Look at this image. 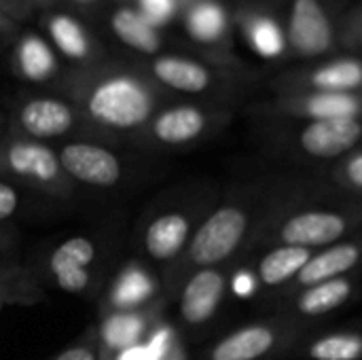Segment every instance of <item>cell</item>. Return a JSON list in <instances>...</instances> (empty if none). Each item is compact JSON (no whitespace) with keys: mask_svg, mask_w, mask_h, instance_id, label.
I'll list each match as a JSON object with an SVG mask.
<instances>
[{"mask_svg":"<svg viewBox=\"0 0 362 360\" xmlns=\"http://www.w3.org/2000/svg\"><path fill=\"white\" fill-rule=\"evenodd\" d=\"M240 30L248 47L265 57V59H278L288 49V38L284 28L263 11H246L240 15Z\"/></svg>","mask_w":362,"mask_h":360,"instance_id":"2e32d148","label":"cell"},{"mask_svg":"<svg viewBox=\"0 0 362 360\" xmlns=\"http://www.w3.org/2000/svg\"><path fill=\"white\" fill-rule=\"evenodd\" d=\"M288 47L303 57H316L333 47V25L318 0H295L288 19Z\"/></svg>","mask_w":362,"mask_h":360,"instance_id":"5b68a950","label":"cell"},{"mask_svg":"<svg viewBox=\"0 0 362 360\" xmlns=\"http://www.w3.org/2000/svg\"><path fill=\"white\" fill-rule=\"evenodd\" d=\"M182 23L187 34L208 47L225 42L229 34V13L221 0H185Z\"/></svg>","mask_w":362,"mask_h":360,"instance_id":"7c38bea8","label":"cell"},{"mask_svg":"<svg viewBox=\"0 0 362 360\" xmlns=\"http://www.w3.org/2000/svg\"><path fill=\"white\" fill-rule=\"evenodd\" d=\"M138 333V323L134 318H119L108 327V339L112 344H132Z\"/></svg>","mask_w":362,"mask_h":360,"instance_id":"83f0119b","label":"cell"},{"mask_svg":"<svg viewBox=\"0 0 362 360\" xmlns=\"http://www.w3.org/2000/svg\"><path fill=\"white\" fill-rule=\"evenodd\" d=\"M337 178L341 185L362 191V151L341 161V166L337 168Z\"/></svg>","mask_w":362,"mask_h":360,"instance_id":"4316f807","label":"cell"},{"mask_svg":"<svg viewBox=\"0 0 362 360\" xmlns=\"http://www.w3.org/2000/svg\"><path fill=\"white\" fill-rule=\"evenodd\" d=\"M85 108L100 125L134 129L151 119L155 98L151 87L138 76L129 72H108L89 87Z\"/></svg>","mask_w":362,"mask_h":360,"instance_id":"6da1fadb","label":"cell"},{"mask_svg":"<svg viewBox=\"0 0 362 360\" xmlns=\"http://www.w3.org/2000/svg\"><path fill=\"white\" fill-rule=\"evenodd\" d=\"M291 327L284 323H257L221 339L212 352L210 360H261L288 339Z\"/></svg>","mask_w":362,"mask_h":360,"instance_id":"277c9868","label":"cell"},{"mask_svg":"<svg viewBox=\"0 0 362 360\" xmlns=\"http://www.w3.org/2000/svg\"><path fill=\"white\" fill-rule=\"evenodd\" d=\"M15 70L28 81H47L57 70V57L53 47L34 32L21 34L13 51Z\"/></svg>","mask_w":362,"mask_h":360,"instance_id":"44dd1931","label":"cell"},{"mask_svg":"<svg viewBox=\"0 0 362 360\" xmlns=\"http://www.w3.org/2000/svg\"><path fill=\"white\" fill-rule=\"evenodd\" d=\"M312 257H314V250L310 248L278 244L259 261L257 280L267 289L288 286L301 274V269L308 265Z\"/></svg>","mask_w":362,"mask_h":360,"instance_id":"ac0fdd59","label":"cell"},{"mask_svg":"<svg viewBox=\"0 0 362 360\" xmlns=\"http://www.w3.org/2000/svg\"><path fill=\"white\" fill-rule=\"evenodd\" d=\"M362 263V238L337 242L333 246H327L325 250L316 252L308 265L301 269V274L288 284V295H297L314 284L344 278L346 274H352Z\"/></svg>","mask_w":362,"mask_h":360,"instance_id":"52a82bcc","label":"cell"},{"mask_svg":"<svg viewBox=\"0 0 362 360\" xmlns=\"http://www.w3.org/2000/svg\"><path fill=\"white\" fill-rule=\"evenodd\" d=\"M191 223L180 212H170L155 219L146 231V250L153 259H174L189 240Z\"/></svg>","mask_w":362,"mask_h":360,"instance_id":"7402d4cb","label":"cell"},{"mask_svg":"<svg viewBox=\"0 0 362 360\" xmlns=\"http://www.w3.org/2000/svg\"><path fill=\"white\" fill-rule=\"evenodd\" d=\"M185 0H136L134 6L142 13V17L157 30L172 23L182 13Z\"/></svg>","mask_w":362,"mask_h":360,"instance_id":"484cf974","label":"cell"},{"mask_svg":"<svg viewBox=\"0 0 362 360\" xmlns=\"http://www.w3.org/2000/svg\"><path fill=\"white\" fill-rule=\"evenodd\" d=\"M55 360H95V356L87 348H72V350L62 352Z\"/></svg>","mask_w":362,"mask_h":360,"instance_id":"1f68e13d","label":"cell"},{"mask_svg":"<svg viewBox=\"0 0 362 360\" xmlns=\"http://www.w3.org/2000/svg\"><path fill=\"white\" fill-rule=\"evenodd\" d=\"M250 212L240 204H227L214 210L191 240L189 257L195 265L212 267L227 261L246 240L250 229Z\"/></svg>","mask_w":362,"mask_h":360,"instance_id":"3957f363","label":"cell"},{"mask_svg":"<svg viewBox=\"0 0 362 360\" xmlns=\"http://www.w3.org/2000/svg\"><path fill=\"white\" fill-rule=\"evenodd\" d=\"M72 4H76V6H95V4H100L102 0H70Z\"/></svg>","mask_w":362,"mask_h":360,"instance_id":"e575fe53","label":"cell"},{"mask_svg":"<svg viewBox=\"0 0 362 360\" xmlns=\"http://www.w3.org/2000/svg\"><path fill=\"white\" fill-rule=\"evenodd\" d=\"M354 293V280L335 278L320 284H314L295 295L293 310L303 318H318L337 308H341Z\"/></svg>","mask_w":362,"mask_h":360,"instance_id":"ffe728a7","label":"cell"},{"mask_svg":"<svg viewBox=\"0 0 362 360\" xmlns=\"http://www.w3.org/2000/svg\"><path fill=\"white\" fill-rule=\"evenodd\" d=\"M225 289H227V280L218 269L214 267L199 269L182 289V297H180L182 320L193 327L208 323L216 314L225 297Z\"/></svg>","mask_w":362,"mask_h":360,"instance_id":"9c48e42d","label":"cell"},{"mask_svg":"<svg viewBox=\"0 0 362 360\" xmlns=\"http://www.w3.org/2000/svg\"><path fill=\"white\" fill-rule=\"evenodd\" d=\"M362 140L361 119L310 121L297 136L299 149L314 159H335L350 153Z\"/></svg>","mask_w":362,"mask_h":360,"instance_id":"8992f818","label":"cell"},{"mask_svg":"<svg viewBox=\"0 0 362 360\" xmlns=\"http://www.w3.org/2000/svg\"><path fill=\"white\" fill-rule=\"evenodd\" d=\"M95 250L87 238H70L51 255V272L55 282L66 293H81L89 284L87 265L93 261Z\"/></svg>","mask_w":362,"mask_h":360,"instance_id":"4fadbf2b","label":"cell"},{"mask_svg":"<svg viewBox=\"0 0 362 360\" xmlns=\"http://www.w3.org/2000/svg\"><path fill=\"white\" fill-rule=\"evenodd\" d=\"M28 8H30L28 0H0V11L4 15H8L11 19L23 17L28 13Z\"/></svg>","mask_w":362,"mask_h":360,"instance_id":"f546056e","label":"cell"},{"mask_svg":"<svg viewBox=\"0 0 362 360\" xmlns=\"http://www.w3.org/2000/svg\"><path fill=\"white\" fill-rule=\"evenodd\" d=\"M59 163L76 180L95 187H112L121 178L117 157L110 151L87 142L64 146L59 153Z\"/></svg>","mask_w":362,"mask_h":360,"instance_id":"ba28073f","label":"cell"},{"mask_svg":"<svg viewBox=\"0 0 362 360\" xmlns=\"http://www.w3.org/2000/svg\"><path fill=\"white\" fill-rule=\"evenodd\" d=\"M362 223V208H305L288 214L276 231L278 244L325 248L337 244Z\"/></svg>","mask_w":362,"mask_h":360,"instance_id":"7a4b0ae2","label":"cell"},{"mask_svg":"<svg viewBox=\"0 0 362 360\" xmlns=\"http://www.w3.org/2000/svg\"><path fill=\"white\" fill-rule=\"evenodd\" d=\"M45 30H47V36L51 38L53 47L66 59H72V62L91 59L95 42H93L89 30L85 28V23H81L74 15L64 13V11L49 13L45 17Z\"/></svg>","mask_w":362,"mask_h":360,"instance_id":"9a60e30c","label":"cell"},{"mask_svg":"<svg viewBox=\"0 0 362 360\" xmlns=\"http://www.w3.org/2000/svg\"><path fill=\"white\" fill-rule=\"evenodd\" d=\"M112 34L129 49L142 55H155L161 49V34L153 28L134 4H121L110 15Z\"/></svg>","mask_w":362,"mask_h":360,"instance_id":"e0dca14e","label":"cell"},{"mask_svg":"<svg viewBox=\"0 0 362 360\" xmlns=\"http://www.w3.org/2000/svg\"><path fill=\"white\" fill-rule=\"evenodd\" d=\"M123 360H155V354L151 350H132Z\"/></svg>","mask_w":362,"mask_h":360,"instance_id":"d6a6232c","label":"cell"},{"mask_svg":"<svg viewBox=\"0 0 362 360\" xmlns=\"http://www.w3.org/2000/svg\"><path fill=\"white\" fill-rule=\"evenodd\" d=\"M293 117H303L310 121L322 119H361L362 98L356 93H331V91H310L295 95L280 106Z\"/></svg>","mask_w":362,"mask_h":360,"instance_id":"30bf717a","label":"cell"},{"mask_svg":"<svg viewBox=\"0 0 362 360\" xmlns=\"http://www.w3.org/2000/svg\"><path fill=\"white\" fill-rule=\"evenodd\" d=\"M19 123L34 138H53L74 125V110L55 98H32L19 110Z\"/></svg>","mask_w":362,"mask_h":360,"instance_id":"5bb4252c","label":"cell"},{"mask_svg":"<svg viewBox=\"0 0 362 360\" xmlns=\"http://www.w3.org/2000/svg\"><path fill=\"white\" fill-rule=\"evenodd\" d=\"M312 360H362V333H331L308 348Z\"/></svg>","mask_w":362,"mask_h":360,"instance_id":"d4e9b609","label":"cell"},{"mask_svg":"<svg viewBox=\"0 0 362 360\" xmlns=\"http://www.w3.org/2000/svg\"><path fill=\"white\" fill-rule=\"evenodd\" d=\"M208 115L197 106H174L163 110L153 121V134L163 144H185L204 134Z\"/></svg>","mask_w":362,"mask_h":360,"instance_id":"d6986e66","label":"cell"},{"mask_svg":"<svg viewBox=\"0 0 362 360\" xmlns=\"http://www.w3.org/2000/svg\"><path fill=\"white\" fill-rule=\"evenodd\" d=\"M134 2H136V0H134Z\"/></svg>","mask_w":362,"mask_h":360,"instance_id":"8d00e7d4","label":"cell"},{"mask_svg":"<svg viewBox=\"0 0 362 360\" xmlns=\"http://www.w3.org/2000/svg\"><path fill=\"white\" fill-rule=\"evenodd\" d=\"M312 91L352 93L362 87V62L356 57H341L318 66L305 79Z\"/></svg>","mask_w":362,"mask_h":360,"instance_id":"603a6c76","label":"cell"},{"mask_svg":"<svg viewBox=\"0 0 362 360\" xmlns=\"http://www.w3.org/2000/svg\"><path fill=\"white\" fill-rule=\"evenodd\" d=\"M17 193L13 187L0 182V221L2 219H8L15 210H17Z\"/></svg>","mask_w":362,"mask_h":360,"instance_id":"f1b7e54d","label":"cell"},{"mask_svg":"<svg viewBox=\"0 0 362 360\" xmlns=\"http://www.w3.org/2000/svg\"><path fill=\"white\" fill-rule=\"evenodd\" d=\"M53 0H28V4L32 6V4H38V6H49Z\"/></svg>","mask_w":362,"mask_h":360,"instance_id":"d590c367","label":"cell"},{"mask_svg":"<svg viewBox=\"0 0 362 360\" xmlns=\"http://www.w3.org/2000/svg\"><path fill=\"white\" fill-rule=\"evenodd\" d=\"M148 70L155 81L182 93H204L214 83L208 66L180 55H159L151 62Z\"/></svg>","mask_w":362,"mask_h":360,"instance_id":"8fae6325","label":"cell"},{"mask_svg":"<svg viewBox=\"0 0 362 360\" xmlns=\"http://www.w3.org/2000/svg\"><path fill=\"white\" fill-rule=\"evenodd\" d=\"M11 168L21 176H32L36 180H53L59 170L57 157L40 144H15L8 151Z\"/></svg>","mask_w":362,"mask_h":360,"instance_id":"cb8c5ba5","label":"cell"},{"mask_svg":"<svg viewBox=\"0 0 362 360\" xmlns=\"http://www.w3.org/2000/svg\"><path fill=\"white\" fill-rule=\"evenodd\" d=\"M255 278H252V274H240L238 278H235V284H233V289H235V293L238 295H252V291H255Z\"/></svg>","mask_w":362,"mask_h":360,"instance_id":"4dcf8cb0","label":"cell"},{"mask_svg":"<svg viewBox=\"0 0 362 360\" xmlns=\"http://www.w3.org/2000/svg\"><path fill=\"white\" fill-rule=\"evenodd\" d=\"M13 30V19L0 11V32H11Z\"/></svg>","mask_w":362,"mask_h":360,"instance_id":"836d02e7","label":"cell"}]
</instances>
